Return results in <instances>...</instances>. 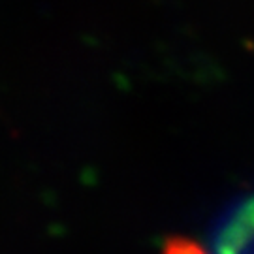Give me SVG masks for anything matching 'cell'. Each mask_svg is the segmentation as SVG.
Instances as JSON below:
<instances>
[{
  "label": "cell",
  "instance_id": "1",
  "mask_svg": "<svg viewBox=\"0 0 254 254\" xmlns=\"http://www.w3.org/2000/svg\"><path fill=\"white\" fill-rule=\"evenodd\" d=\"M164 254H207V253L203 251V247H200L198 243H194L192 239L172 237V239L166 243Z\"/></svg>",
  "mask_w": 254,
  "mask_h": 254
}]
</instances>
